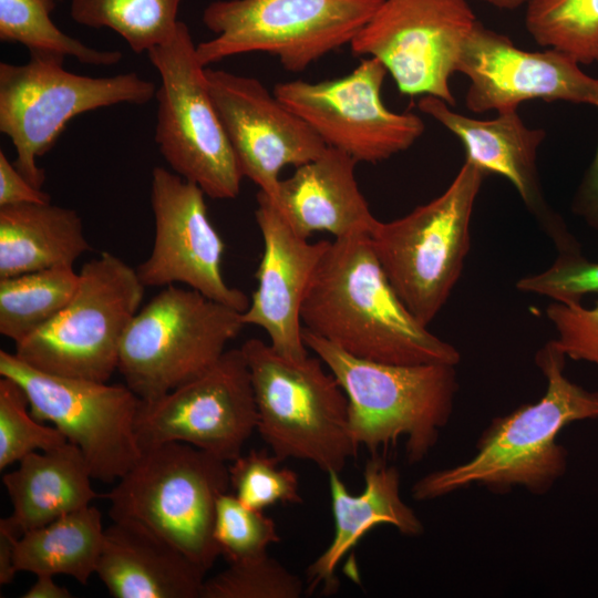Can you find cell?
I'll return each mask as SVG.
<instances>
[{"label": "cell", "instance_id": "6da1fadb", "mask_svg": "<svg viewBox=\"0 0 598 598\" xmlns=\"http://www.w3.org/2000/svg\"><path fill=\"white\" fill-rule=\"evenodd\" d=\"M303 328L360 359L456 365L461 354L421 324L391 286L370 234L334 238L301 308Z\"/></svg>", "mask_w": 598, "mask_h": 598}, {"label": "cell", "instance_id": "7a4b0ae2", "mask_svg": "<svg viewBox=\"0 0 598 598\" xmlns=\"http://www.w3.org/2000/svg\"><path fill=\"white\" fill-rule=\"evenodd\" d=\"M565 358L554 340L542 347L535 363L547 382L543 398L494 417L473 457L420 477L411 487L412 498L431 501L472 485L497 494L514 487L548 493L568 465V452L556 441L559 432L576 421L598 420V391L571 382L564 374Z\"/></svg>", "mask_w": 598, "mask_h": 598}, {"label": "cell", "instance_id": "3957f363", "mask_svg": "<svg viewBox=\"0 0 598 598\" xmlns=\"http://www.w3.org/2000/svg\"><path fill=\"white\" fill-rule=\"evenodd\" d=\"M302 339L344 391L350 432L358 448L381 454L403 442L409 464L429 455L453 413L458 390L455 365L369 361L305 328Z\"/></svg>", "mask_w": 598, "mask_h": 598}, {"label": "cell", "instance_id": "277c9868", "mask_svg": "<svg viewBox=\"0 0 598 598\" xmlns=\"http://www.w3.org/2000/svg\"><path fill=\"white\" fill-rule=\"evenodd\" d=\"M229 487L227 462L189 444L166 442L143 448L102 496L112 520L159 536L208 571L220 555L214 539L217 501Z\"/></svg>", "mask_w": 598, "mask_h": 598}, {"label": "cell", "instance_id": "5b68a950", "mask_svg": "<svg viewBox=\"0 0 598 598\" xmlns=\"http://www.w3.org/2000/svg\"><path fill=\"white\" fill-rule=\"evenodd\" d=\"M250 373L257 431L281 461H309L327 474L341 473L357 454L348 399L321 359L292 362L270 343L251 338L240 347Z\"/></svg>", "mask_w": 598, "mask_h": 598}, {"label": "cell", "instance_id": "8992f818", "mask_svg": "<svg viewBox=\"0 0 598 598\" xmlns=\"http://www.w3.org/2000/svg\"><path fill=\"white\" fill-rule=\"evenodd\" d=\"M486 173L465 163L447 188L408 215L378 220L370 239L391 286L423 326L436 317L461 277L471 220Z\"/></svg>", "mask_w": 598, "mask_h": 598}, {"label": "cell", "instance_id": "52a82bcc", "mask_svg": "<svg viewBox=\"0 0 598 598\" xmlns=\"http://www.w3.org/2000/svg\"><path fill=\"white\" fill-rule=\"evenodd\" d=\"M29 53L24 64L0 63V132L16 150L17 169L42 188L45 173L37 158L53 146L73 117L122 103L146 104L157 87L135 72L81 75L63 68L64 55Z\"/></svg>", "mask_w": 598, "mask_h": 598}, {"label": "cell", "instance_id": "ba28073f", "mask_svg": "<svg viewBox=\"0 0 598 598\" xmlns=\"http://www.w3.org/2000/svg\"><path fill=\"white\" fill-rule=\"evenodd\" d=\"M145 286L136 269L104 251L79 271L74 295L48 324L16 343L14 354L44 373L107 382L140 310Z\"/></svg>", "mask_w": 598, "mask_h": 598}, {"label": "cell", "instance_id": "9c48e42d", "mask_svg": "<svg viewBox=\"0 0 598 598\" xmlns=\"http://www.w3.org/2000/svg\"><path fill=\"white\" fill-rule=\"evenodd\" d=\"M241 313L192 288L166 286L127 327L117 371L142 401L155 400L215 364L245 326Z\"/></svg>", "mask_w": 598, "mask_h": 598}, {"label": "cell", "instance_id": "30bf717a", "mask_svg": "<svg viewBox=\"0 0 598 598\" xmlns=\"http://www.w3.org/2000/svg\"><path fill=\"white\" fill-rule=\"evenodd\" d=\"M383 0H216L203 11L215 37L196 45L208 68L233 55L264 52L301 72L350 44Z\"/></svg>", "mask_w": 598, "mask_h": 598}, {"label": "cell", "instance_id": "8fae6325", "mask_svg": "<svg viewBox=\"0 0 598 598\" xmlns=\"http://www.w3.org/2000/svg\"><path fill=\"white\" fill-rule=\"evenodd\" d=\"M161 84L155 142L172 171L214 199L236 198L244 177L213 103L188 27L147 52Z\"/></svg>", "mask_w": 598, "mask_h": 598}, {"label": "cell", "instance_id": "7c38bea8", "mask_svg": "<svg viewBox=\"0 0 598 598\" xmlns=\"http://www.w3.org/2000/svg\"><path fill=\"white\" fill-rule=\"evenodd\" d=\"M0 375L22 388L34 419L52 423L82 452L93 480H120L141 457V399L126 384L44 373L3 350Z\"/></svg>", "mask_w": 598, "mask_h": 598}, {"label": "cell", "instance_id": "4fadbf2b", "mask_svg": "<svg viewBox=\"0 0 598 598\" xmlns=\"http://www.w3.org/2000/svg\"><path fill=\"white\" fill-rule=\"evenodd\" d=\"M476 20L467 0H383L349 45L381 61L401 94L454 106L451 78Z\"/></svg>", "mask_w": 598, "mask_h": 598}, {"label": "cell", "instance_id": "5bb4252c", "mask_svg": "<svg viewBox=\"0 0 598 598\" xmlns=\"http://www.w3.org/2000/svg\"><path fill=\"white\" fill-rule=\"evenodd\" d=\"M386 74L381 61L362 58L344 76L281 82L275 85L274 94L327 147L357 162L378 163L411 147L425 130L419 115L393 112L384 105L382 86Z\"/></svg>", "mask_w": 598, "mask_h": 598}, {"label": "cell", "instance_id": "9a60e30c", "mask_svg": "<svg viewBox=\"0 0 598 598\" xmlns=\"http://www.w3.org/2000/svg\"><path fill=\"white\" fill-rule=\"evenodd\" d=\"M257 423L250 373L239 348L226 350L208 370L168 393L141 400L136 433L142 450L181 442L233 462Z\"/></svg>", "mask_w": 598, "mask_h": 598}, {"label": "cell", "instance_id": "2e32d148", "mask_svg": "<svg viewBox=\"0 0 598 598\" xmlns=\"http://www.w3.org/2000/svg\"><path fill=\"white\" fill-rule=\"evenodd\" d=\"M205 193L173 171H152L151 205L154 243L136 267L145 287L184 283L204 296L244 312L250 303L223 277L225 244L209 220Z\"/></svg>", "mask_w": 598, "mask_h": 598}, {"label": "cell", "instance_id": "e0dca14e", "mask_svg": "<svg viewBox=\"0 0 598 598\" xmlns=\"http://www.w3.org/2000/svg\"><path fill=\"white\" fill-rule=\"evenodd\" d=\"M456 72L470 80L465 106L473 113L517 111L532 100L598 107V79L573 56L553 48L525 51L478 20L461 48Z\"/></svg>", "mask_w": 598, "mask_h": 598}, {"label": "cell", "instance_id": "ac0fdd59", "mask_svg": "<svg viewBox=\"0 0 598 598\" xmlns=\"http://www.w3.org/2000/svg\"><path fill=\"white\" fill-rule=\"evenodd\" d=\"M207 87L243 175L270 198L279 174L327 148L322 140L256 78L205 69Z\"/></svg>", "mask_w": 598, "mask_h": 598}, {"label": "cell", "instance_id": "d6986e66", "mask_svg": "<svg viewBox=\"0 0 598 598\" xmlns=\"http://www.w3.org/2000/svg\"><path fill=\"white\" fill-rule=\"evenodd\" d=\"M257 204L264 251L256 272L258 285L241 319L245 326L264 329L277 353L299 362L309 357L302 339V303L331 241L309 243L299 236L261 190Z\"/></svg>", "mask_w": 598, "mask_h": 598}, {"label": "cell", "instance_id": "ffe728a7", "mask_svg": "<svg viewBox=\"0 0 598 598\" xmlns=\"http://www.w3.org/2000/svg\"><path fill=\"white\" fill-rule=\"evenodd\" d=\"M417 107L462 142L466 159L486 174H497L511 182L558 249L577 243L543 195L536 163L537 151L546 137L543 128L528 127L517 111L498 113L492 120L473 118L452 111L445 101L432 95H424Z\"/></svg>", "mask_w": 598, "mask_h": 598}, {"label": "cell", "instance_id": "44dd1931", "mask_svg": "<svg viewBox=\"0 0 598 598\" xmlns=\"http://www.w3.org/2000/svg\"><path fill=\"white\" fill-rule=\"evenodd\" d=\"M339 473H328L333 537L321 555L307 568V588L334 594L339 587L336 568L359 540L378 525H391L405 536H419L424 526L413 508L401 497L399 470L382 454H371L363 468L364 488L351 494Z\"/></svg>", "mask_w": 598, "mask_h": 598}, {"label": "cell", "instance_id": "7402d4cb", "mask_svg": "<svg viewBox=\"0 0 598 598\" xmlns=\"http://www.w3.org/2000/svg\"><path fill=\"white\" fill-rule=\"evenodd\" d=\"M206 573L159 536L112 520L95 574L115 598H200Z\"/></svg>", "mask_w": 598, "mask_h": 598}, {"label": "cell", "instance_id": "603a6c76", "mask_svg": "<svg viewBox=\"0 0 598 598\" xmlns=\"http://www.w3.org/2000/svg\"><path fill=\"white\" fill-rule=\"evenodd\" d=\"M357 163L327 147L316 159L296 167L290 177L280 179L271 200L306 239L315 231H328L334 238L357 231L371 234L378 219L358 186Z\"/></svg>", "mask_w": 598, "mask_h": 598}, {"label": "cell", "instance_id": "cb8c5ba5", "mask_svg": "<svg viewBox=\"0 0 598 598\" xmlns=\"http://www.w3.org/2000/svg\"><path fill=\"white\" fill-rule=\"evenodd\" d=\"M92 480L82 452L69 442L28 454L2 476L12 512L1 518L0 527L20 537L91 505L99 496Z\"/></svg>", "mask_w": 598, "mask_h": 598}, {"label": "cell", "instance_id": "d4e9b609", "mask_svg": "<svg viewBox=\"0 0 598 598\" xmlns=\"http://www.w3.org/2000/svg\"><path fill=\"white\" fill-rule=\"evenodd\" d=\"M90 249L72 208L51 203L0 207V278L73 266Z\"/></svg>", "mask_w": 598, "mask_h": 598}, {"label": "cell", "instance_id": "484cf974", "mask_svg": "<svg viewBox=\"0 0 598 598\" xmlns=\"http://www.w3.org/2000/svg\"><path fill=\"white\" fill-rule=\"evenodd\" d=\"M104 530L102 514L92 504L61 516L17 538L16 568L35 576L64 575L86 585L96 573Z\"/></svg>", "mask_w": 598, "mask_h": 598}, {"label": "cell", "instance_id": "4316f807", "mask_svg": "<svg viewBox=\"0 0 598 598\" xmlns=\"http://www.w3.org/2000/svg\"><path fill=\"white\" fill-rule=\"evenodd\" d=\"M78 283L73 266L0 278V333L21 342L60 313Z\"/></svg>", "mask_w": 598, "mask_h": 598}, {"label": "cell", "instance_id": "83f0119b", "mask_svg": "<svg viewBox=\"0 0 598 598\" xmlns=\"http://www.w3.org/2000/svg\"><path fill=\"white\" fill-rule=\"evenodd\" d=\"M183 0H71L74 22L107 28L121 35L135 53L167 43L175 34Z\"/></svg>", "mask_w": 598, "mask_h": 598}, {"label": "cell", "instance_id": "f1b7e54d", "mask_svg": "<svg viewBox=\"0 0 598 598\" xmlns=\"http://www.w3.org/2000/svg\"><path fill=\"white\" fill-rule=\"evenodd\" d=\"M56 1L0 0V40L21 43L29 51L72 56L95 66H111L122 60L120 51L91 48L60 30L51 19Z\"/></svg>", "mask_w": 598, "mask_h": 598}, {"label": "cell", "instance_id": "f546056e", "mask_svg": "<svg viewBox=\"0 0 598 598\" xmlns=\"http://www.w3.org/2000/svg\"><path fill=\"white\" fill-rule=\"evenodd\" d=\"M525 27L544 48L566 52L579 64L598 59V0H527Z\"/></svg>", "mask_w": 598, "mask_h": 598}, {"label": "cell", "instance_id": "4dcf8cb0", "mask_svg": "<svg viewBox=\"0 0 598 598\" xmlns=\"http://www.w3.org/2000/svg\"><path fill=\"white\" fill-rule=\"evenodd\" d=\"M282 461L265 450L240 454L229 467L234 495L246 506L264 511L275 504H301L298 474L280 466Z\"/></svg>", "mask_w": 598, "mask_h": 598}, {"label": "cell", "instance_id": "1f68e13d", "mask_svg": "<svg viewBox=\"0 0 598 598\" xmlns=\"http://www.w3.org/2000/svg\"><path fill=\"white\" fill-rule=\"evenodd\" d=\"M66 439L55 427L34 419L22 388L12 379H0V470L33 452L49 451Z\"/></svg>", "mask_w": 598, "mask_h": 598}, {"label": "cell", "instance_id": "d6a6232c", "mask_svg": "<svg viewBox=\"0 0 598 598\" xmlns=\"http://www.w3.org/2000/svg\"><path fill=\"white\" fill-rule=\"evenodd\" d=\"M302 579L275 558H258L229 564L219 574L205 579L200 598H299Z\"/></svg>", "mask_w": 598, "mask_h": 598}, {"label": "cell", "instance_id": "836d02e7", "mask_svg": "<svg viewBox=\"0 0 598 598\" xmlns=\"http://www.w3.org/2000/svg\"><path fill=\"white\" fill-rule=\"evenodd\" d=\"M214 539L228 564L241 563L267 554V547L280 542L275 522L262 511L243 504L234 494L217 501Z\"/></svg>", "mask_w": 598, "mask_h": 598}, {"label": "cell", "instance_id": "e575fe53", "mask_svg": "<svg viewBox=\"0 0 598 598\" xmlns=\"http://www.w3.org/2000/svg\"><path fill=\"white\" fill-rule=\"evenodd\" d=\"M516 288L556 302L581 303L584 296L598 293V261H589L580 250L561 251L548 269L519 279Z\"/></svg>", "mask_w": 598, "mask_h": 598}, {"label": "cell", "instance_id": "d590c367", "mask_svg": "<svg viewBox=\"0 0 598 598\" xmlns=\"http://www.w3.org/2000/svg\"><path fill=\"white\" fill-rule=\"evenodd\" d=\"M546 313L555 327L557 348L573 360H584L598 367V302L594 308L581 303L554 301Z\"/></svg>", "mask_w": 598, "mask_h": 598}, {"label": "cell", "instance_id": "8d00e7d4", "mask_svg": "<svg viewBox=\"0 0 598 598\" xmlns=\"http://www.w3.org/2000/svg\"><path fill=\"white\" fill-rule=\"evenodd\" d=\"M51 203L49 194L33 186L0 152V207L19 204Z\"/></svg>", "mask_w": 598, "mask_h": 598}, {"label": "cell", "instance_id": "74e56055", "mask_svg": "<svg viewBox=\"0 0 598 598\" xmlns=\"http://www.w3.org/2000/svg\"><path fill=\"white\" fill-rule=\"evenodd\" d=\"M598 63V59L596 61ZM571 210L598 230V147L571 203Z\"/></svg>", "mask_w": 598, "mask_h": 598}, {"label": "cell", "instance_id": "f35d334b", "mask_svg": "<svg viewBox=\"0 0 598 598\" xmlns=\"http://www.w3.org/2000/svg\"><path fill=\"white\" fill-rule=\"evenodd\" d=\"M17 538L19 537L0 527V585L11 584L18 573L14 561Z\"/></svg>", "mask_w": 598, "mask_h": 598}, {"label": "cell", "instance_id": "ab89813d", "mask_svg": "<svg viewBox=\"0 0 598 598\" xmlns=\"http://www.w3.org/2000/svg\"><path fill=\"white\" fill-rule=\"evenodd\" d=\"M23 598H70L69 589L58 585L54 576L39 575L35 582L22 595Z\"/></svg>", "mask_w": 598, "mask_h": 598}, {"label": "cell", "instance_id": "60d3db41", "mask_svg": "<svg viewBox=\"0 0 598 598\" xmlns=\"http://www.w3.org/2000/svg\"><path fill=\"white\" fill-rule=\"evenodd\" d=\"M501 10H515L526 3L527 0H480Z\"/></svg>", "mask_w": 598, "mask_h": 598}, {"label": "cell", "instance_id": "b9f144b4", "mask_svg": "<svg viewBox=\"0 0 598 598\" xmlns=\"http://www.w3.org/2000/svg\"><path fill=\"white\" fill-rule=\"evenodd\" d=\"M58 1H61V0H58Z\"/></svg>", "mask_w": 598, "mask_h": 598}]
</instances>
